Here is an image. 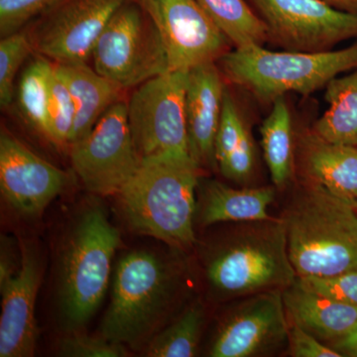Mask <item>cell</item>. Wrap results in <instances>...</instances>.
Masks as SVG:
<instances>
[{"instance_id": "cell-23", "label": "cell", "mask_w": 357, "mask_h": 357, "mask_svg": "<svg viewBox=\"0 0 357 357\" xmlns=\"http://www.w3.org/2000/svg\"><path fill=\"white\" fill-rule=\"evenodd\" d=\"M234 49L264 46L269 32L245 0H197Z\"/></svg>"}, {"instance_id": "cell-21", "label": "cell", "mask_w": 357, "mask_h": 357, "mask_svg": "<svg viewBox=\"0 0 357 357\" xmlns=\"http://www.w3.org/2000/svg\"><path fill=\"white\" fill-rule=\"evenodd\" d=\"M263 122L260 133L263 154L272 182L282 189L294 178L296 171V143L292 114L285 98H277Z\"/></svg>"}, {"instance_id": "cell-20", "label": "cell", "mask_w": 357, "mask_h": 357, "mask_svg": "<svg viewBox=\"0 0 357 357\" xmlns=\"http://www.w3.org/2000/svg\"><path fill=\"white\" fill-rule=\"evenodd\" d=\"M274 196L273 188L234 189L218 181H208L204 184L199 199V222L210 225L271 220L273 218L268 215L267 208Z\"/></svg>"}, {"instance_id": "cell-10", "label": "cell", "mask_w": 357, "mask_h": 357, "mask_svg": "<svg viewBox=\"0 0 357 357\" xmlns=\"http://www.w3.org/2000/svg\"><path fill=\"white\" fill-rule=\"evenodd\" d=\"M269 32V42L289 51L332 50L357 40V14L324 0H250Z\"/></svg>"}, {"instance_id": "cell-11", "label": "cell", "mask_w": 357, "mask_h": 357, "mask_svg": "<svg viewBox=\"0 0 357 357\" xmlns=\"http://www.w3.org/2000/svg\"><path fill=\"white\" fill-rule=\"evenodd\" d=\"M153 21L170 70L215 63L232 45L197 0H134Z\"/></svg>"}, {"instance_id": "cell-8", "label": "cell", "mask_w": 357, "mask_h": 357, "mask_svg": "<svg viewBox=\"0 0 357 357\" xmlns=\"http://www.w3.org/2000/svg\"><path fill=\"white\" fill-rule=\"evenodd\" d=\"M91 57L93 69L123 89L170 70L158 29L135 1L126 2L114 13Z\"/></svg>"}, {"instance_id": "cell-1", "label": "cell", "mask_w": 357, "mask_h": 357, "mask_svg": "<svg viewBox=\"0 0 357 357\" xmlns=\"http://www.w3.org/2000/svg\"><path fill=\"white\" fill-rule=\"evenodd\" d=\"M199 168L192 157L141 161L117 194L129 227L174 248L192 246L196 241L194 220Z\"/></svg>"}, {"instance_id": "cell-29", "label": "cell", "mask_w": 357, "mask_h": 357, "mask_svg": "<svg viewBox=\"0 0 357 357\" xmlns=\"http://www.w3.org/2000/svg\"><path fill=\"white\" fill-rule=\"evenodd\" d=\"M64 0H0V33L2 37L20 32L39 15L49 13Z\"/></svg>"}, {"instance_id": "cell-13", "label": "cell", "mask_w": 357, "mask_h": 357, "mask_svg": "<svg viewBox=\"0 0 357 357\" xmlns=\"http://www.w3.org/2000/svg\"><path fill=\"white\" fill-rule=\"evenodd\" d=\"M289 321L282 290L251 295L218 328L210 356L251 357L288 342Z\"/></svg>"}, {"instance_id": "cell-14", "label": "cell", "mask_w": 357, "mask_h": 357, "mask_svg": "<svg viewBox=\"0 0 357 357\" xmlns=\"http://www.w3.org/2000/svg\"><path fill=\"white\" fill-rule=\"evenodd\" d=\"M68 176L11 134L0 135V190L11 208L25 217L40 215L67 185Z\"/></svg>"}, {"instance_id": "cell-35", "label": "cell", "mask_w": 357, "mask_h": 357, "mask_svg": "<svg viewBox=\"0 0 357 357\" xmlns=\"http://www.w3.org/2000/svg\"><path fill=\"white\" fill-rule=\"evenodd\" d=\"M331 344L342 356L357 357V325L344 337L333 340Z\"/></svg>"}, {"instance_id": "cell-31", "label": "cell", "mask_w": 357, "mask_h": 357, "mask_svg": "<svg viewBox=\"0 0 357 357\" xmlns=\"http://www.w3.org/2000/svg\"><path fill=\"white\" fill-rule=\"evenodd\" d=\"M298 281L310 290L357 307V269L332 277H298Z\"/></svg>"}, {"instance_id": "cell-22", "label": "cell", "mask_w": 357, "mask_h": 357, "mask_svg": "<svg viewBox=\"0 0 357 357\" xmlns=\"http://www.w3.org/2000/svg\"><path fill=\"white\" fill-rule=\"evenodd\" d=\"M325 89L328 109L312 130L331 142L357 146V69L335 77Z\"/></svg>"}, {"instance_id": "cell-28", "label": "cell", "mask_w": 357, "mask_h": 357, "mask_svg": "<svg viewBox=\"0 0 357 357\" xmlns=\"http://www.w3.org/2000/svg\"><path fill=\"white\" fill-rule=\"evenodd\" d=\"M250 132L231 93L225 89L222 114L215 139V159L222 167Z\"/></svg>"}, {"instance_id": "cell-3", "label": "cell", "mask_w": 357, "mask_h": 357, "mask_svg": "<svg viewBox=\"0 0 357 357\" xmlns=\"http://www.w3.org/2000/svg\"><path fill=\"white\" fill-rule=\"evenodd\" d=\"M222 73L263 103L288 93L309 96L338 75L357 69V40L342 50L272 52L260 46L229 51L220 60Z\"/></svg>"}, {"instance_id": "cell-5", "label": "cell", "mask_w": 357, "mask_h": 357, "mask_svg": "<svg viewBox=\"0 0 357 357\" xmlns=\"http://www.w3.org/2000/svg\"><path fill=\"white\" fill-rule=\"evenodd\" d=\"M178 276L170 263L150 251H133L117 264L112 302L102 335L132 347L147 344L171 311Z\"/></svg>"}, {"instance_id": "cell-4", "label": "cell", "mask_w": 357, "mask_h": 357, "mask_svg": "<svg viewBox=\"0 0 357 357\" xmlns=\"http://www.w3.org/2000/svg\"><path fill=\"white\" fill-rule=\"evenodd\" d=\"M206 276L218 299L288 288L297 280L283 218L248 222L210 256Z\"/></svg>"}, {"instance_id": "cell-9", "label": "cell", "mask_w": 357, "mask_h": 357, "mask_svg": "<svg viewBox=\"0 0 357 357\" xmlns=\"http://www.w3.org/2000/svg\"><path fill=\"white\" fill-rule=\"evenodd\" d=\"M70 158L88 191L119 194L141 164L129 128L128 102L112 105L91 132L72 145Z\"/></svg>"}, {"instance_id": "cell-6", "label": "cell", "mask_w": 357, "mask_h": 357, "mask_svg": "<svg viewBox=\"0 0 357 357\" xmlns=\"http://www.w3.org/2000/svg\"><path fill=\"white\" fill-rule=\"evenodd\" d=\"M121 234L100 206L84 211L61 256L59 300L65 325H86L102 304Z\"/></svg>"}, {"instance_id": "cell-32", "label": "cell", "mask_w": 357, "mask_h": 357, "mask_svg": "<svg viewBox=\"0 0 357 357\" xmlns=\"http://www.w3.org/2000/svg\"><path fill=\"white\" fill-rule=\"evenodd\" d=\"M255 141L249 132L236 151L218 169L225 178L234 182H245L255 170Z\"/></svg>"}, {"instance_id": "cell-33", "label": "cell", "mask_w": 357, "mask_h": 357, "mask_svg": "<svg viewBox=\"0 0 357 357\" xmlns=\"http://www.w3.org/2000/svg\"><path fill=\"white\" fill-rule=\"evenodd\" d=\"M290 354L295 357H342L333 347L324 344L319 338L301 328L289 324L288 335Z\"/></svg>"}, {"instance_id": "cell-17", "label": "cell", "mask_w": 357, "mask_h": 357, "mask_svg": "<svg viewBox=\"0 0 357 357\" xmlns=\"http://www.w3.org/2000/svg\"><path fill=\"white\" fill-rule=\"evenodd\" d=\"M296 168L303 183L324 188L357 208V146L303 131L296 143Z\"/></svg>"}, {"instance_id": "cell-24", "label": "cell", "mask_w": 357, "mask_h": 357, "mask_svg": "<svg viewBox=\"0 0 357 357\" xmlns=\"http://www.w3.org/2000/svg\"><path fill=\"white\" fill-rule=\"evenodd\" d=\"M206 312L201 302L191 305L177 321L158 332L148 342L147 356L192 357L198 352Z\"/></svg>"}, {"instance_id": "cell-18", "label": "cell", "mask_w": 357, "mask_h": 357, "mask_svg": "<svg viewBox=\"0 0 357 357\" xmlns=\"http://www.w3.org/2000/svg\"><path fill=\"white\" fill-rule=\"evenodd\" d=\"M289 324L319 340L333 342L357 325V307L310 290L299 281L282 291Z\"/></svg>"}, {"instance_id": "cell-36", "label": "cell", "mask_w": 357, "mask_h": 357, "mask_svg": "<svg viewBox=\"0 0 357 357\" xmlns=\"http://www.w3.org/2000/svg\"><path fill=\"white\" fill-rule=\"evenodd\" d=\"M340 10L357 14V0H324Z\"/></svg>"}, {"instance_id": "cell-2", "label": "cell", "mask_w": 357, "mask_h": 357, "mask_svg": "<svg viewBox=\"0 0 357 357\" xmlns=\"http://www.w3.org/2000/svg\"><path fill=\"white\" fill-rule=\"evenodd\" d=\"M282 218L298 277H332L357 269V208L351 204L303 183Z\"/></svg>"}, {"instance_id": "cell-12", "label": "cell", "mask_w": 357, "mask_h": 357, "mask_svg": "<svg viewBox=\"0 0 357 357\" xmlns=\"http://www.w3.org/2000/svg\"><path fill=\"white\" fill-rule=\"evenodd\" d=\"M126 0H64L45 13L30 39L56 64L86 63L105 26Z\"/></svg>"}, {"instance_id": "cell-16", "label": "cell", "mask_w": 357, "mask_h": 357, "mask_svg": "<svg viewBox=\"0 0 357 357\" xmlns=\"http://www.w3.org/2000/svg\"><path fill=\"white\" fill-rule=\"evenodd\" d=\"M222 72L215 63L189 70L185 109L190 153L199 167L218 166L215 139L225 93Z\"/></svg>"}, {"instance_id": "cell-27", "label": "cell", "mask_w": 357, "mask_h": 357, "mask_svg": "<svg viewBox=\"0 0 357 357\" xmlns=\"http://www.w3.org/2000/svg\"><path fill=\"white\" fill-rule=\"evenodd\" d=\"M75 117L76 109L69 89L53 69L48 105L49 139L59 145L69 144Z\"/></svg>"}, {"instance_id": "cell-34", "label": "cell", "mask_w": 357, "mask_h": 357, "mask_svg": "<svg viewBox=\"0 0 357 357\" xmlns=\"http://www.w3.org/2000/svg\"><path fill=\"white\" fill-rule=\"evenodd\" d=\"M20 267L16 265L13 241L1 236V259H0V285L17 273Z\"/></svg>"}, {"instance_id": "cell-26", "label": "cell", "mask_w": 357, "mask_h": 357, "mask_svg": "<svg viewBox=\"0 0 357 357\" xmlns=\"http://www.w3.org/2000/svg\"><path fill=\"white\" fill-rule=\"evenodd\" d=\"M32 50L34 48L31 39L25 33L20 31L2 37L0 42V105L3 109L13 102L16 75Z\"/></svg>"}, {"instance_id": "cell-30", "label": "cell", "mask_w": 357, "mask_h": 357, "mask_svg": "<svg viewBox=\"0 0 357 357\" xmlns=\"http://www.w3.org/2000/svg\"><path fill=\"white\" fill-rule=\"evenodd\" d=\"M59 354L68 357H123L128 356L126 345L107 338L93 337L74 332L59 345Z\"/></svg>"}, {"instance_id": "cell-15", "label": "cell", "mask_w": 357, "mask_h": 357, "mask_svg": "<svg viewBox=\"0 0 357 357\" xmlns=\"http://www.w3.org/2000/svg\"><path fill=\"white\" fill-rule=\"evenodd\" d=\"M17 273L0 285V356L30 357L37 342L35 303L41 282L38 256L28 245H21Z\"/></svg>"}, {"instance_id": "cell-19", "label": "cell", "mask_w": 357, "mask_h": 357, "mask_svg": "<svg viewBox=\"0 0 357 357\" xmlns=\"http://www.w3.org/2000/svg\"><path fill=\"white\" fill-rule=\"evenodd\" d=\"M54 70L69 89L75 103L76 117L69 144L84 139L98 119L119 102L122 89L116 84L98 74L86 63L56 64Z\"/></svg>"}, {"instance_id": "cell-7", "label": "cell", "mask_w": 357, "mask_h": 357, "mask_svg": "<svg viewBox=\"0 0 357 357\" xmlns=\"http://www.w3.org/2000/svg\"><path fill=\"white\" fill-rule=\"evenodd\" d=\"M189 70L155 77L138 86L129 98V128L141 161L192 157L185 109Z\"/></svg>"}, {"instance_id": "cell-25", "label": "cell", "mask_w": 357, "mask_h": 357, "mask_svg": "<svg viewBox=\"0 0 357 357\" xmlns=\"http://www.w3.org/2000/svg\"><path fill=\"white\" fill-rule=\"evenodd\" d=\"M53 63L40 56L33 60L18 84V105L30 126L48 137V105Z\"/></svg>"}]
</instances>
